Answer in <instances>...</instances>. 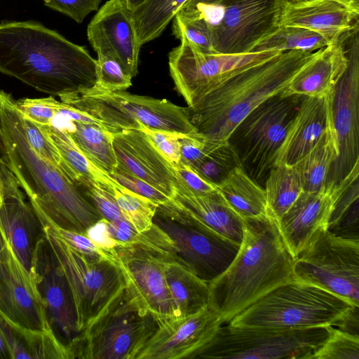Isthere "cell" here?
Masks as SVG:
<instances>
[{
    "instance_id": "e0dca14e",
    "label": "cell",
    "mask_w": 359,
    "mask_h": 359,
    "mask_svg": "<svg viewBox=\"0 0 359 359\" xmlns=\"http://www.w3.org/2000/svg\"><path fill=\"white\" fill-rule=\"evenodd\" d=\"M31 278L50 327L67 348L80 332L69 284L46 235L36 247Z\"/></svg>"
},
{
    "instance_id": "11a10c76",
    "label": "cell",
    "mask_w": 359,
    "mask_h": 359,
    "mask_svg": "<svg viewBox=\"0 0 359 359\" xmlns=\"http://www.w3.org/2000/svg\"><path fill=\"white\" fill-rule=\"evenodd\" d=\"M11 247L0 226V260L6 259L11 250Z\"/></svg>"
},
{
    "instance_id": "db71d44e",
    "label": "cell",
    "mask_w": 359,
    "mask_h": 359,
    "mask_svg": "<svg viewBox=\"0 0 359 359\" xmlns=\"http://www.w3.org/2000/svg\"><path fill=\"white\" fill-rule=\"evenodd\" d=\"M13 175L5 163L0 162V206L4 201L6 184Z\"/></svg>"
},
{
    "instance_id": "ffe728a7",
    "label": "cell",
    "mask_w": 359,
    "mask_h": 359,
    "mask_svg": "<svg viewBox=\"0 0 359 359\" xmlns=\"http://www.w3.org/2000/svg\"><path fill=\"white\" fill-rule=\"evenodd\" d=\"M87 37L97 55L114 57L132 78L137 74L141 47L123 0H108L97 11L88 25Z\"/></svg>"
},
{
    "instance_id": "9a60e30c",
    "label": "cell",
    "mask_w": 359,
    "mask_h": 359,
    "mask_svg": "<svg viewBox=\"0 0 359 359\" xmlns=\"http://www.w3.org/2000/svg\"><path fill=\"white\" fill-rule=\"evenodd\" d=\"M347 69L332 97V122L339 156L327 182H339L359 165V39L358 23L352 29Z\"/></svg>"
},
{
    "instance_id": "277c9868",
    "label": "cell",
    "mask_w": 359,
    "mask_h": 359,
    "mask_svg": "<svg viewBox=\"0 0 359 359\" xmlns=\"http://www.w3.org/2000/svg\"><path fill=\"white\" fill-rule=\"evenodd\" d=\"M319 50L280 52L236 72L188 107L191 124L207 138L227 142L236 126L263 102L280 94Z\"/></svg>"
},
{
    "instance_id": "d6a6232c",
    "label": "cell",
    "mask_w": 359,
    "mask_h": 359,
    "mask_svg": "<svg viewBox=\"0 0 359 359\" xmlns=\"http://www.w3.org/2000/svg\"><path fill=\"white\" fill-rule=\"evenodd\" d=\"M67 130L71 137L85 156L96 166L110 175L117 167L113 147V133L94 123L72 122Z\"/></svg>"
},
{
    "instance_id": "d4e9b609",
    "label": "cell",
    "mask_w": 359,
    "mask_h": 359,
    "mask_svg": "<svg viewBox=\"0 0 359 359\" xmlns=\"http://www.w3.org/2000/svg\"><path fill=\"white\" fill-rule=\"evenodd\" d=\"M358 18V16L333 0L287 1L280 26L301 27L316 32L328 46L350 33L355 25L353 22Z\"/></svg>"
},
{
    "instance_id": "ac0fdd59",
    "label": "cell",
    "mask_w": 359,
    "mask_h": 359,
    "mask_svg": "<svg viewBox=\"0 0 359 359\" xmlns=\"http://www.w3.org/2000/svg\"><path fill=\"white\" fill-rule=\"evenodd\" d=\"M114 252L125 273L127 285L159 324L173 318L171 297L165 276V263L173 259L172 257L138 245H117Z\"/></svg>"
},
{
    "instance_id": "603a6c76",
    "label": "cell",
    "mask_w": 359,
    "mask_h": 359,
    "mask_svg": "<svg viewBox=\"0 0 359 359\" xmlns=\"http://www.w3.org/2000/svg\"><path fill=\"white\" fill-rule=\"evenodd\" d=\"M0 226L15 257L31 277L35 251L46 231L14 175L6 184L0 206Z\"/></svg>"
},
{
    "instance_id": "e575fe53",
    "label": "cell",
    "mask_w": 359,
    "mask_h": 359,
    "mask_svg": "<svg viewBox=\"0 0 359 359\" xmlns=\"http://www.w3.org/2000/svg\"><path fill=\"white\" fill-rule=\"evenodd\" d=\"M327 46L319 34L296 27L280 26L277 31L258 43L251 52L299 50L314 52Z\"/></svg>"
},
{
    "instance_id": "94428289",
    "label": "cell",
    "mask_w": 359,
    "mask_h": 359,
    "mask_svg": "<svg viewBox=\"0 0 359 359\" xmlns=\"http://www.w3.org/2000/svg\"><path fill=\"white\" fill-rule=\"evenodd\" d=\"M4 154H5V144H4L3 130H2L1 121V116H0V162L4 163H5L4 161Z\"/></svg>"
},
{
    "instance_id": "836d02e7",
    "label": "cell",
    "mask_w": 359,
    "mask_h": 359,
    "mask_svg": "<svg viewBox=\"0 0 359 359\" xmlns=\"http://www.w3.org/2000/svg\"><path fill=\"white\" fill-rule=\"evenodd\" d=\"M264 189L268 212L278 222L303 192L294 165H276L270 171Z\"/></svg>"
},
{
    "instance_id": "6da1fadb",
    "label": "cell",
    "mask_w": 359,
    "mask_h": 359,
    "mask_svg": "<svg viewBox=\"0 0 359 359\" xmlns=\"http://www.w3.org/2000/svg\"><path fill=\"white\" fill-rule=\"evenodd\" d=\"M97 60L41 22H0V72L50 95L93 88Z\"/></svg>"
},
{
    "instance_id": "680465c9",
    "label": "cell",
    "mask_w": 359,
    "mask_h": 359,
    "mask_svg": "<svg viewBox=\"0 0 359 359\" xmlns=\"http://www.w3.org/2000/svg\"><path fill=\"white\" fill-rule=\"evenodd\" d=\"M339 4L344 6L353 14L359 15V0H333Z\"/></svg>"
},
{
    "instance_id": "7dc6e473",
    "label": "cell",
    "mask_w": 359,
    "mask_h": 359,
    "mask_svg": "<svg viewBox=\"0 0 359 359\" xmlns=\"http://www.w3.org/2000/svg\"><path fill=\"white\" fill-rule=\"evenodd\" d=\"M42 221V220H41ZM46 224L50 229L67 245L76 250L92 256L114 257V252H107L97 246L86 234L66 230Z\"/></svg>"
},
{
    "instance_id": "6f0895ef",
    "label": "cell",
    "mask_w": 359,
    "mask_h": 359,
    "mask_svg": "<svg viewBox=\"0 0 359 359\" xmlns=\"http://www.w3.org/2000/svg\"><path fill=\"white\" fill-rule=\"evenodd\" d=\"M222 1L223 0H188L182 8L192 9L200 5H217Z\"/></svg>"
},
{
    "instance_id": "4dcf8cb0",
    "label": "cell",
    "mask_w": 359,
    "mask_h": 359,
    "mask_svg": "<svg viewBox=\"0 0 359 359\" xmlns=\"http://www.w3.org/2000/svg\"><path fill=\"white\" fill-rule=\"evenodd\" d=\"M338 156L337 137L332 121L316 145L294 165L303 191L314 192L325 184L331 167Z\"/></svg>"
},
{
    "instance_id": "d590c367",
    "label": "cell",
    "mask_w": 359,
    "mask_h": 359,
    "mask_svg": "<svg viewBox=\"0 0 359 359\" xmlns=\"http://www.w3.org/2000/svg\"><path fill=\"white\" fill-rule=\"evenodd\" d=\"M239 165L237 155L228 142L210 139L205 154L191 168L204 180L217 187L234 168Z\"/></svg>"
},
{
    "instance_id": "f6af8a7d",
    "label": "cell",
    "mask_w": 359,
    "mask_h": 359,
    "mask_svg": "<svg viewBox=\"0 0 359 359\" xmlns=\"http://www.w3.org/2000/svg\"><path fill=\"white\" fill-rule=\"evenodd\" d=\"M110 176L120 185L157 205L165 203L171 200L158 189L118 168H116Z\"/></svg>"
},
{
    "instance_id": "91938a15",
    "label": "cell",
    "mask_w": 359,
    "mask_h": 359,
    "mask_svg": "<svg viewBox=\"0 0 359 359\" xmlns=\"http://www.w3.org/2000/svg\"><path fill=\"white\" fill-rule=\"evenodd\" d=\"M145 0H123L126 8L130 11H133L137 7L140 6Z\"/></svg>"
},
{
    "instance_id": "816d5d0a",
    "label": "cell",
    "mask_w": 359,
    "mask_h": 359,
    "mask_svg": "<svg viewBox=\"0 0 359 359\" xmlns=\"http://www.w3.org/2000/svg\"><path fill=\"white\" fill-rule=\"evenodd\" d=\"M86 235L102 250L112 252L118 245L110 236L107 221L101 219L86 231Z\"/></svg>"
},
{
    "instance_id": "8992f818",
    "label": "cell",
    "mask_w": 359,
    "mask_h": 359,
    "mask_svg": "<svg viewBox=\"0 0 359 359\" xmlns=\"http://www.w3.org/2000/svg\"><path fill=\"white\" fill-rule=\"evenodd\" d=\"M159 322L126 285L69 345V359H137Z\"/></svg>"
},
{
    "instance_id": "ba28073f",
    "label": "cell",
    "mask_w": 359,
    "mask_h": 359,
    "mask_svg": "<svg viewBox=\"0 0 359 359\" xmlns=\"http://www.w3.org/2000/svg\"><path fill=\"white\" fill-rule=\"evenodd\" d=\"M43 224L48 241L69 284L81 333L125 288V273L115 255L103 257L80 252L59 238L46 224Z\"/></svg>"
},
{
    "instance_id": "83f0119b",
    "label": "cell",
    "mask_w": 359,
    "mask_h": 359,
    "mask_svg": "<svg viewBox=\"0 0 359 359\" xmlns=\"http://www.w3.org/2000/svg\"><path fill=\"white\" fill-rule=\"evenodd\" d=\"M165 276L173 318L191 316L208 306V283L173 259L166 262Z\"/></svg>"
},
{
    "instance_id": "7a4b0ae2",
    "label": "cell",
    "mask_w": 359,
    "mask_h": 359,
    "mask_svg": "<svg viewBox=\"0 0 359 359\" xmlns=\"http://www.w3.org/2000/svg\"><path fill=\"white\" fill-rule=\"evenodd\" d=\"M0 116L4 161L40 219L54 226L86 234L102 217L72 179L31 148L15 100L4 90H0Z\"/></svg>"
},
{
    "instance_id": "f907efd6",
    "label": "cell",
    "mask_w": 359,
    "mask_h": 359,
    "mask_svg": "<svg viewBox=\"0 0 359 359\" xmlns=\"http://www.w3.org/2000/svg\"><path fill=\"white\" fill-rule=\"evenodd\" d=\"M107 228L110 236L118 245H135L140 238L141 233L126 219L107 221Z\"/></svg>"
},
{
    "instance_id": "484cf974",
    "label": "cell",
    "mask_w": 359,
    "mask_h": 359,
    "mask_svg": "<svg viewBox=\"0 0 359 359\" xmlns=\"http://www.w3.org/2000/svg\"><path fill=\"white\" fill-rule=\"evenodd\" d=\"M172 203L182 212L207 229L241 244L243 219L230 207L218 190L196 194L177 180Z\"/></svg>"
},
{
    "instance_id": "8fae6325",
    "label": "cell",
    "mask_w": 359,
    "mask_h": 359,
    "mask_svg": "<svg viewBox=\"0 0 359 359\" xmlns=\"http://www.w3.org/2000/svg\"><path fill=\"white\" fill-rule=\"evenodd\" d=\"M153 224L169 238L175 260L209 283L229 266L240 245L207 229L171 201L157 205Z\"/></svg>"
},
{
    "instance_id": "bcb514c9",
    "label": "cell",
    "mask_w": 359,
    "mask_h": 359,
    "mask_svg": "<svg viewBox=\"0 0 359 359\" xmlns=\"http://www.w3.org/2000/svg\"><path fill=\"white\" fill-rule=\"evenodd\" d=\"M102 0H48L44 6L81 23L92 11H97Z\"/></svg>"
},
{
    "instance_id": "44dd1931",
    "label": "cell",
    "mask_w": 359,
    "mask_h": 359,
    "mask_svg": "<svg viewBox=\"0 0 359 359\" xmlns=\"http://www.w3.org/2000/svg\"><path fill=\"white\" fill-rule=\"evenodd\" d=\"M0 314L24 330H52L32 278L12 249L6 259L0 260Z\"/></svg>"
},
{
    "instance_id": "f5cc1de1",
    "label": "cell",
    "mask_w": 359,
    "mask_h": 359,
    "mask_svg": "<svg viewBox=\"0 0 359 359\" xmlns=\"http://www.w3.org/2000/svg\"><path fill=\"white\" fill-rule=\"evenodd\" d=\"M335 326L339 330L359 336V306L348 309Z\"/></svg>"
},
{
    "instance_id": "52a82bcc",
    "label": "cell",
    "mask_w": 359,
    "mask_h": 359,
    "mask_svg": "<svg viewBox=\"0 0 359 359\" xmlns=\"http://www.w3.org/2000/svg\"><path fill=\"white\" fill-rule=\"evenodd\" d=\"M60 100L83 111L114 133L140 130L144 126L184 135L196 132L189 118L188 107L167 100L130 94L125 91H98L93 89L59 96Z\"/></svg>"
},
{
    "instance_id": "74e56055",
    "label": "cell",
    "mask_w": 359,
    "mask_h": 359,
    "mask_svg": "<svg viewBox=\"0 0 359 359\" xmlns=\"http://www.w3.org/2000/svg\"><path fill=\"white\" fill-rule=\"evenodd\" d=\"M113 194L123 215L138 232L151 229L157 204L121 185L114 189Z\"/></svg>"
},
{
    "instance_id": "c3c4849f",
    "label": "cell",
    "mask_w": 359,
    "mask_h": 359,
    "mask_svg": "<svg viewBox=\"0 0 359 359\" xmlns=\"http://www.w3.org/2000/svg\"><path fill=\"white\" fill-rule=\"evenodd\" d=\"M210 139L198 133L181 135L180 162L193 167L205 154Z\"/></svg>"
},
{
    "instance_id": "60d3db41",
    "label": "cell",
    "mask_w": 359,
    "mask_h": 359,
    "mask_svg": "<svg viewBox=\"0 0 359 359\" xmlns=\"http://www.w3.org/2000/svg\"><path fill=\"white\" fill-rule=\"evenodd\" d=\"M15 104L20 114L38 125H50L59 116L60 100L53 96L43 98H25L15 100Z\"/></svg>"
},
{
    "instance_id": "b9f144b4",
    "label": "cell",
    "mask_w": 359,
    "mask_h": 359,
    "mask_svg": "<svg viewBox=\"0 0 359 359\" xmlns=\"http://www.w3.org/2000/svg\"><path fill=\"white\" fill-rule=\"evenodd\" d=\"M21 116L26 138L31 148L43 159L67 174L65 163L53 143L36 123Z\"/></svg>"
},
{
    "instance_id": "4fadbf2b",
    "label": "cell",
    "mask_w": 359,
    "mask_h": 359,
    "mask_svg": "<svg viewBox=\"0 0 359 359\" xmlns=\"http://www.w3.org/2000/svg\"><path fill=\"white\" fill-rule=\"evenodd\" d=\"M177 39L180 45L168 55L169 70L176 90L189 107L236 72L281 52L210 54L183 36Z\"/></svg>"
},
{
    "instance_id": "5b68a950",
    "label": "cell",
    "mask_w": 359,
    "mask_h": 359,
    "mask_svg": "<svg viewBox=\"0 0 359 359\" xmlns=\"http://www.w3.org/2000/svg\"><path fill=\"white\" fill-rule=\"evenodd\" d=\"M353 306L323 288L294 279L260 297L228 324L269 329L335 326Z\"/></svg>"
},
{
    "instance_id": "3957f363",
    "label": "cell",
    "mask_w": 359,
    "mask_h": 359,
    "mask_svg": "<svg viewBox=\"0 0 359 359\" xmlns=\"http://www.w3.org/2000/svg\"><path fill=\"white\" fill-rule=\"evenodd\" d=\"M294 258L268 214L243 219V238L229 266L208 283V307L223 324L274 288L294 280Z\"/></svg>"
},
{
    "instance_id": "4316f807",
    "label": "cell",
    "mask_w": 359,
    "mask_h": 359,
    "mask_svg": "<svg viewBox=\"0 0 359 359\" xmlns=\"http://www.w3.org/2000/svg\"><path fill=\"white\" fill-rule=\"evenodd\" d=\"M348 64L341 40L318 50L316 56L291 81L282 96L325 97L332 93Z\"/></svg>"
},
{
    "instance_id": "5bb4252c",
    "label": "cell",
    "mask_w": 359,
    "mask_h": 359,
    "mask_svg": "<svg viewBox=\"0 0 359 359\" xmlns=\"http://www.w3.org/2000/svg\"><path fill=\"white\" fill-rule=\"evenodd\" d=\"M288 0H223L219 21L210 25L217 54H245L280 27Z\"/></svg>"
},
{
    "instance_id": "7402d4cb",
    "label": "cell",
    "mask_w": 359,
    "mask_h": 359,
    "mask_svg": "<svg viewBox=\"0 0 359 359\" xmlns=\"http://www.w3.org/2000/svg\"><path fill=\"white\" fill-rule=\"evenodd\" d=\"M113 133V147L120 170L143 180L170 198L177 178L171 163L140 130Z\"/></svg>"
},
{
    "instance_id": "681fc988",
    "label": "cell",
    "mask_w": 359,
    "mask_h": 359,
    "mask_svg": "<svg viewBox=\"0 0 359 359\" xmlns=\"http://www.w3.org/2000/svg\"><path fill=\"white\" fill-rule=\"evenodd\" d=\"M172 168L177 181L194 194H205L217 190L216 186L204 180L189 165L180 162Z\"/></svg>"
},
{
    "instance_id": "7c38bea8",
    "label": "cell",
    "mask_w": 359,
    "mask_h": 359,
    "mask_svg": "<svg viewBox=\"0 0 359 359\" xmlns=\"http://www.w3.org/2000/svg\"><path fill=\"white\" fill-rule=\"evenodd\" d=\"M297 280L314 285L359 306V240L318 231L293 262Z\"/></svg>"
},
{
    "instance_id": "8d00e7d4",
    "label": "cell",
    "mask_w": 359,
    "mask_h": 359,
    "mask_svg": "<svg viewBox=\"0 0 359 359\" xmlns=\"http://www.w3.org/2000/svg\"><path fill=\"white\" fill-rule=\"evenodd\" d=\"M172 33L176 38L184 36L205 53L217 54L212 47L210 24L197 8L180 9L173 18Z\"/></svg>"
},
{
    "instance_id": "f35d334b",
    "label": "cell",
    "mask_w": 359,
    "mask_h": 359,
    "mask_svg": "<svg viewBox=\"0 0 359 359\" xmlns=\"http://www.w3.org/2000/svg\"><path fill=\"white\" fill-rule=\"evenodd\" d=\"M96 82L93 88L98 91H125L132 85V77L114 57L97 55Z\"/></svg>"
},
{
    "instance_id": "ee69618b",
    "label": "cell",
    "mask_w": 359,
    "mask_h": 359,
    "mask_svg": "<svg viewBox=\"0 0 359 359\" xmlns=\"http://www.w3.org/2000/svg\"><path fill=\"white\" fill-rule=\"evenodd\" d=\"M149 139L158 151L172 165L180 162L181 133L161 130H153L141 126L140 129Z\"/></svg>"
},
{
    "instance_id": "1f68e13d",
    "label": "cell",
    "mask_w": 359,
    "mask_h": 359,
    "mask_svg": "<svg viewBox=\"0 0 359 359\" xmlns=\"http://www.w3.org/2000/svg\"><path fill=\"white\" fill-rule=\"evenodd\" d=\"M188 0H145L130 11L138 45L158 38Z\"/></svg>"
},
{
    "instance_id": "30bf717a",
    "label": "cell",
    "mask_w": 359,
    "mask_h": 359,
    "mask_svg": "<svg viewBox=\"0 0 359 359\" xmlns=\"http://www.w3.org/2000/svg\"><path fill=\"white\" fill-rule=\"evenodd\" d=\"M303 98L280 94L269 97L250 112L229 136L227 142L240 166L263 188Z\"/></svg>"
},
{
    "instance_id": "f546056e",
    "label": "cell",
    "mask_w": 359,
    "mask_h": 359,
    "mask_svg": "<svg viewBox=\"0 0 359 359\" xmlns=\"http://www.w3.org/2000/svg\"><path fill=\"white\" fill-rule=\"evenodd\" d=\"M217 189L243 219L268 214L264 189L250 178L240 165L234 168Z\"/></svg>"
},
{
    "instance_id": "9c48e42d",
    "label": "cell",
    "mask_w": 359,
    "mask_h": 359,
    "mask_svg": "<svg viewBox=\"0 0 359 359\" xmlns=\"http://www.w3.org/2000/svg\"><path fill=\"white\" fill-rule=\"evenodd\" d=\"M333 326L301 329L221 325L192 359H312Z\"/></svg>"
},
{
    "instance_id": "6125c7cd",
    "label": "cell",
    "mask_w": 359,
    "mask_h": 359,
    "mask_svg": "<svg viewBox=\"0 0 359 359\" xmlns=\"http://www.w3.org/2000/svg\"><path fill=\"white\" fill-rule=\"evenodd\" d=\"M288 1H293V2H299V1H306V0H288Z\"/></svg>"
},
{
    "instance_id": "9f6ffc18",
    "label": "cell",
    "mask_w": 359,
    "mask_h": 359,
    "mask_svg": "<svg viewBox=\"0 0 359 359\" xmlns=\"http://www.w3.org/2000/svg\"><path fill=\"white\" fill-rule=\"evenodd\" d=\"M0 359H13L7 341L0 329Z\"/></svg>"
},
{
    "instance_id": "2e32d148",
    "label": "cell",
    "mask_w": 359,
    "mask_h": 359,
    "mask_svg": "<svg viewBox=\"0 0 359 359\" xmlns=\"http://www.w3.org/2000/svg\"><path fill=\"white\" fill-rule=\"evenodd\" d=\"M359 165L338 183L327 182L314 192L303 191L278 221L281 238L295 259L320 231L328 229L337 203L357 182Z\"/></svg>"
},
{
    "instance_id": "7bdbcfd3",
    "label": "cell",
    "mask_w": 359,
    "mask_h": 359,
    "mask_svg": "<svg viewBox=\"0 0 359 359\" xmlns=\"http://www.w3.org/2000/svg\"><path fill=\"white\" fill-rule=\"evenodd\" d=\"M79 187L103 219L108 222L126 219L113 192L88 180H83Z\"/></svg>"
},
{
    "instance_id": "ab89813d",
    "label": "cell",
    "mask_w": 359,
    "mask_h": 359,
    "mask_svg": "<svg viewBox=\"0 0 359 359\" xmlns=\"http://www.w3.org/2000/svg\"><path fill=\"white\" fill-rule=\"evenodd\" d=\"M312 359H359V336L334 327Z\"/></svg>"
},
{
    "instance_id": "cb8c5ba5",
    "label": "cell",
    "mask_w": 359,
    "mask_h": 359,
    "mask_svg": "<svg viewBox=\"0 0 359 359\" xmlns=\"http://www.w3.org/2000/svg\"><path fill=\"white\" fill-rule=\"evenodd\" d=\"M334 91L321 97H304L278 152L276 165H294L316 145L332 121Z\"/></svg>"
},
{
    "instance_id": "be15d7a7",
    "label": "cell",
    "mask_w": 359,
    "mask_h": 359,
    "mask_svg": "<svg viewBox=\"0 0 359 359\" xmlns=\"http://www.w3.org/2000/svg\"></svg>"
},
{
    "instance_id": "f1b7e54d",
    "label": "cell",
    "mask_w": 359,
    "mask_h": 359,
    "mask_svg": "<svg viewBox=\"0 0 359 359\" xmlns=\"http://www.w3.org/2000/svg\"><path fill=\"white\" fill-rule=\"evenodd\" d=\"M38 126L58 150L65 163L67 175L77 184L82 180H88L111 192H114V188L120 185L85 156L74 142L67 130L57 127L53 123Z\"/></svg>"
},
{
    "instance_id": "d6986e66",
    "label": "cell",
    "mask_w": 359,
    "mask_h": 359,
    "mask_svg": "<svg viewBox=\"0 0 359 359\" xmlns=\"http://www.w3.org/2000/svg\"><path fill=\"white\" fill-rule=\"evenodd\" d=\"M222 325L208 306L187 317L168 319L159 324L137 359H192Z\"/></svg>"
}]
</instances>
